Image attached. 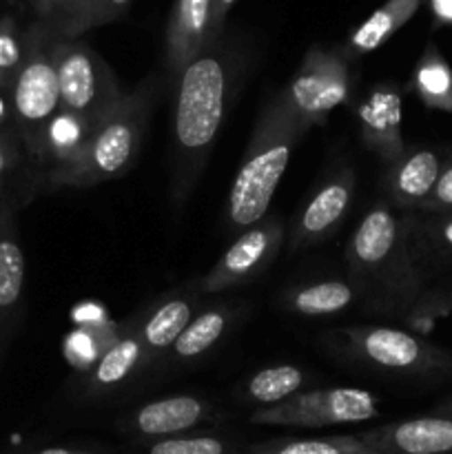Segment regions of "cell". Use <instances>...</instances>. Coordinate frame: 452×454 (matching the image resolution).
Segmentation results:
<instances>
[{"label":"cell","mask_w":452,"mask_h":454,"mask_svg":"<svg viewBox=\"0 0 452 454\" xmlns=\"http://www.w3.org/2000/svg\"><path fill=\"white\" fill-rule=\"evenodd\" d=\"M171 198L182 204L202 176L226 114L230 62L220 44L204 49L175 80Z\"/></svg>","instance_id":"6da1fadb"},{"label":"cell","mask_w":452,"mask_h":454,"mask_svg":"<svg viewBox=\"0 0 452 454\" xmlns=\"http://www.w3.org/2000/svg\"><path fill=\"white\" fill-rule=\"evenodd\" d=\"M308 129L292 114L279 91L257 118L242 167L226 200V231L239 235L269 215L270 200L282 182L292 149Z\"/></svg>","instance_id":"7a4b0ae2"},{"label":"cell","mask_w":452,"mask_h":454,"mask_svg":"<svg viewBox=\"0 0 452 454\" xmlns=\"http://www.w3.org/2000/svg\"><path fill=\"white\" fill-rule=\"evenodd\" d=\"M158 89L160 75L149 74L131 93H124L111 114L93 129L78 162L47 177L49 184L87 189L122 177L140 155Z\"/></svg>","instance_id":"3957f363"},{"label":"cell","mask_w":452,"mask_h":454,"mask_svg":"<svg viewBox=\"0 0 452 454\" xmlns=\"http://www.w3.org/2000/svg\"><path fill=\"white\" fill-rule=\"evenodd\" d=\"M350 273L372 286L384 301L408 306L421 291V269L412 255L408 229L390 204L377 202L363 215L346 248Z\"/></svg>","instance_id":"277c9868"},{"label":"cell","mask_w":452,"mask_h":454,"mask_svg":"<svg viewBox=\"0 0 452 454\" xmlns=\"http://www.w3.org/2000/svg\"><path fill=\"white\" fill-rule=\"evenodd\" d=\"M53 35L38 20L22 31L25 53L9 89V120L34 164H44L49 127L60 111Z\"/></svg>","instance_id":"5b68a950"},{"label":"cell","mask_w":452,"mask_h":454,"mask_svg":"<svg viewBox=\"0 0 452 454\" xmlns=\"http://www.w3.org/2000/svg\"><path fill=\"white\" fill-rule=\"evenodd\" d=\"M53 60L60 87V109L78 115L96 129L124 96L111 67L82 38L60 35H53Z\"/></svg>","instance_id":"8992f818"},{"label":"cell","mask_w":452,"mask_h":454,"mask_svg":"<svg viewBox=\"0 0 452 454\" xmlns=\"http://www.w3.org/2000/svg\"><path fill=\"white\" fill-rule=\"evenodd\" d=\"M379 408L377 397L368 390L319 388L301 390L286 402L257 408L248 419L255 426H284V428H328V426L363 424L375 419Z\"/></svg>","instance_id":"52a82bcc"},{"label":"cell","mask_w":452,"mask_h":454,"mask_svg":"<svg viewBox=\"0 0 452 454\" xmlns=\"http://www.w3.org/2000/svg\"><path fill=\"white\" fill-rule=\"evenodd\" d=\"M350 91L348 58L341 49L315 44L306 51L295 75L284 89L288 106L306 129L326 124L328 115L341 106Z\"/></svg>","instance_id":"ba28073f"},{"label":"cell","mask_w":452,"mask_h":454,"mask_svg":"<svg viewBox=\"0 0 452 454\" xmlns=\"http://www.w3.org/2000/svg\"><path fill=\"white\" fill-rule=\"evenodd\" d=\"M355 359L377 371L408 377H433L450 372L452 359L430 341L388 326H359L344 331Z\"/></svg>","instance_id":"9c48e42d"},{"label":"cell","mask_w":452,"mask_h":454,"mask_svg":"<svg viewBox=\"0 0 452 454\" xmlns=\"http://www.w3.org/2000/svg\"><path fill=\"white\" fill-rule=\"evenodd\" d=\"M282 239L284 222L277 215H266L264 220L235 238V242L226 248L215 266L195 282V291L199 295H215V293L253 282L277 257Z\"/></svg>","instance_id":"30bf717a"},{"label":"cell","mask_w":452,"mask_h":454,"mask_svg":"<svg viewBox=\"0 0 452 454\" xmlns=\"http://www.w3.org/2000/svg\"><path fill=\"white\" fill-rule=\"evenodd\" d=\"M355 195V171L350 167H339L326 177L322 186L310 195L301 208L300 217L291 231V251H301L306 247L322 242L335 233L350 211Z\"/></svg>","instance_id":"8fae6325"},{"label":"cell","mask_w":452,"mask_h":454,"mask_svg":"<svg viewBox=\"0 0 452 454\" xmlns=\"http://www.w3.org/2000/svg\"><path fill=\"white\" fill-rule=\"evenodd\" d=\"M379 454H452V417L425 415L357 433Z\"/></svg>","instance_id":"7c38bea8"},{"label":"cell","mask_w":452,"mask_h":454,"mask_svg":"<svg viewBox=\"0 0 452 454\" xmlns=\"http://www.w3.org/2000/svg\"><path fill=\"white\" fill-rule=\"evenodd\" d=\"M362 140L381 162L390 167L406 153L401 122V91L394 84H377L357 106Z\"/></svg>","instance_id":"4fadbf2b"},{"label":"cell","mask_w":452,"mask_h":454,"mask_svg":"<svg viewBox=\"0 0 452 454\" xmlns=\"http://www.w3.org/2000/svg\"><path fill=\"white\" fill-rule=\"evenodd\" d=\"M149 368L144 346L137 333V319L124 324L118 335L97 355L96 362L87 368L82 384L84 397H105L129 384V380Z\"/></svg>","instance_id":"5bb4252c"},{"label":"cell","mask_w":452,"mask_h":454,"mask_svg":"<svg viewBox=\"0 0 452 454\" xmlns=\"http://www.w3.org/2000/svg\"><path fill=\"white\" fill-rule=\"evenodd\" d=\"M213 419V406L195 395H173L155 399L131 412L124 428L142 439H167L186 434Z\"/></svg>","instance_id":"9a60e30c"},{"label":"cell","mask_w":452,"mask_h":454,"mask_svg":"<svg viewBox=\"0 0 452 454\" xmlns=\"http://www.w3.org/2000/svg\"><path fill=\"white\" fill-rule=\"evenodd\" d=\"M25 251L18 235L16 204L0 200V337L18 324L25 297Z\"/></svg>","instance_id":"2e32d148"},{"label":"cell","mask_w":452,"mask_h":454,"mask_svg":"<svg viewBox=\"0 0 452 454\" xmlns=\"http://www.w3.org/2000/svg\"><path fill=\"white\" fill-rule=\"evenodd\" d=\"M211 44V0H175L167 25L164 60L173 80Z\"/></svg>","instance_id":"e0dca14e"},{"label":"cell","mask_w":452,"mask_h":454,"mask_svg":"<svg viewBox=\"0 0 452 454\" xmlns=\"http://www.w3.org/2000/svg\"><path fill=\"white\" fill-rule=\"evenodd\" d=\"M198 304L199 293L193 286V291L189 288L186 293H173L168 300L160 301L144 317L137 319V333H140L149 366L171 350L182 331L198 315Z\"/></svg>","instance_id":"ac0fdd59"},{"label":"cell","mask_w":452,"mask_h":454,"mask_svg":"<svg viewBox=\"0 0 452 454\" xmlns=\"http://www.w3.org/2000/svg\"><path fill=\"white\" fill-rule=\"evenodd\" d=\"M441 164L443 158L434 149H406L386 176L390 202L399 208H421L437 184Z\"/></svg>","instance_id":"d6986e66"},{"label":"cell","mask_w":452,"mask_h":454,"mask_svg":"<svg viewBox=\"0 0 452 454\" xmlns=\"http://www.w3.org/2000/svg\"><path fill=\"white\" fill-rule=\"evenodd\" d=\"M421 7V0H386L377 12H372L370 18L362 22L357 29L350 34L348 43L341 49L344 56H363L375 49H379L386 40L393 38Z\"/></svg>","instance_id":"ffe728a7"},{"label":"cell","mask_w":452,"mask_h":454,"mask_svg":"<svg viewBox=\"0 0 452 454\" xmlns=\"http://www.w3.org/2000/svg\"><path fill=\"white\" fill-rule=\"evenodd\" d=\"M233 309L224 304L199 310L177 337L175 344L171 346L168 359L175 364H191L204 357L226 335L230 322H233Z\"/></svg>","instance_id":"44dd1931"},{"label":"cell","mask_w":452,"mask_h":454,"mask_svg":"<svg viewBox=\"0 0 452 454\" xmlns=\"http://www.w3.org/2000/svg\"><path fill=\"white\" fill-rule=\"evenodd\" d=\"M357 300V288L344 279H323L308 286L292 288L286 295L288 309L304 317H326L348 309Z\"/></svg>","instance_id":"7402d4cb"},{"label":"cell","mask_w":452,"mask_h":454,"mask_svg":"<svg viewBox=\"0 0 452 454\" xmlns=\"http://www.w3.org/2000/svg\"><path fill=\"white\" fill-rule=\"evenodd\" d=\"M412 89L428 109L452 114V69L434 44H428L417 62Z\"/></svg>","instance_id":"603a6c76"},{"label":"cell","mask_w":452,"mask_h":454,"mask_svg":"<svg viewBox=\"0 0 452 454\" xmlns=\"http://www.w3.org/2000/svg\"><path fill=\"white\" fill-rule=\"evenodd\" d=\"M306 384V372L292 364H279L257 371L251 380L244 384L242 397L255 406L266 408L275 403L286 402L292 395L301 393Z\"/></svg>","instance_id":"cb8c5ba5"},{"label":"cell","mask_w":452,"mask_h":454,"mask_svg":"<svg viewBox=\"0 0 452 454\" xmlns=\"http://www.w3.org/2000/svg\"><path fill=\"white\" fill-rule=\"evenodd\" d=\"M35 20L60 38H82L91 31V0H29Z\"/></svg>","instance_id":"d4e9b609"},{"label":"cell","mask_w":452,"mask_h":454,"mask_svg":"<svg viewBox=\"0 0 452 454\" xmlns=\"http://www.w3.org/2000/svg\"><path fill=\"white\" fill-rule=\"evenodd\" d=\"M246 454H379L368 448L357 434H337V437H313V439H270L255 443Z\"/></svg>","instance_id":"484cf974"},{"label":"cell","mask_w":452,"mask_h":454,"mask_svg":"<svg viewBox=\"0 0 452 454\" xmlns=\"http://www.w3.org/2000/svg\"><path fill=\"white\" fill-rule=\"evenodd\" d=\"M25 40L12 13L0 18V93H9L13 78L20 69Z\"/></svg>","instance_id":"4316f807"},{"label":"cell","mask_w":452,"mask_h":454,"mask_svg":"<svg viewBox=\"0 0 452 454\" xmlns=\"http://www.w3.org/2000/svg\"><path fill=\"white\" fill-rule=\"evenodd\" d=\"M146 454H233V446L217 434H177L149 443Z\"/></svg>","instance_id":"83f0119b"},{"label":"cell","mask_w":452,"mask_h":454,"mask_svg":"<svg viewBox=\"0 0 452 454\" xmlns=\"http://www.w3.org/2000/svg\"><path fill=\"white\" fill-rule=\"evenodd\" d=\"M25 162H29V155L18 133L12 124H0V200H12L7 193L9 184Z\"/></svg>","instance_id":"f1b7e54d"},{"label":"cell","mask_w":452,"mask_h":454,"mask_svg":"<svg viewBox=\"0 0 452 454\" xmlns=\"http://www.w3.org/2000/svg\"><path fill=\"white\" fill-rule=\"evenodd\" d=\"M419 211L425 213H450L452 211V155L443 160L441 173L434 184L430 198L421 204Z\"/></svg>","instance_id":"f546056e"},{"label":"cell","mask_w":452,"mask_h":454,"mask_svg":"<svg viewBox=\"0 0 452 454\" xmlns=\"http://www.w3.org/2000/svg\"><path fill=\"white\" fill-rule=\"evenodd\" d=\"M133 0H91V27H105L120 20L129 12Z\"/></svg>","instance_id":"4dcf8cb0"},{"label":"cell","mask_w":452,"mask_h":454,"mask_svg":"<svg viewBox=\"0 0 452 454\" xmlns=\"http://www.w3.org/2000/svg\"><path fill=\"white\" fill-rule=\"evenodd\" d=\"M439 215L437 224L430 226V238H433L434 251L452 253V211L450 213H434Z\"/></svg>","instance_id":"1f68e13d"},{"label":"cell","mask_w":452,"mask_h":454,"mask_svg":"<svg viewBox=\"0 0 452 454\" xmlns=\"http://www.w3.org/2000/svg\"><path fill=\"white\" fill-rule=\"evenodd\" d=\"M238 0H211V44L220 40L222 29L226 25V16Z\"/></svg>","instance_id":"d6a6232c"},{"label":"cell","mask_w":452,"mask_h":454,"mask_svg":"<svg viewBox=\"0 0 452 454\" xmlns=\"http://www.w3.org/2000/svg\"><path fill=\"white\" fill-rule=\"evenodd\" d=\"M25 454H106V452L97 450V448H84V446H51V448H43V450L25 452Z\"/></svg>","instance_id":"836d02e7"},{"label":"cell","mask_w":452,"mask_h":454,"mask_svg":"<svg viewBox=\"0 0 452 454\" xmlns=\"http://www.w3.org/2000/svg\"><path fill=\"white\" fill-rule=\"evenodd\" d=\"M433 3V12L439 22L443 25H452V0H430Z\"/></svg>","instance_id":"e575fe53"},{"label":"cell","mask_w":452,"mask_h":454,"mask_svg":"<svg viewBox=\"0 0 452 454\" xmlns=\"http://www.w3.org/2000/svg\"><path fill=\"white\" fill-rule=\"evenodd\" d=\"M9 3H12V4H13V3H18V0H9Z\"/></svg>","instance_id":"d590c367"}]
</instances>
